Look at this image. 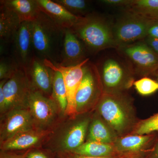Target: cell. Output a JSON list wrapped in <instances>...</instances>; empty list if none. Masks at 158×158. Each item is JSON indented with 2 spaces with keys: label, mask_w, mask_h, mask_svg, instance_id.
Wrapping results in <instances>:
<instances>
[{
  "label": "cell",
  "mask_w": 158,
  "mask_h": 158,
  "mask_svg": "<svg viewBox=\"0 0 158 158\" xmlns=\"http://www.w3.org/2000/svg\"><path fill=\"white\" fill-rule=\"evenodd\" d=\"M94 110L118 137L131 134L140 120L134 99L127 92L103 94Z\"/></svg>",
  "instance_id": "1"
},
{
  "label": "cell",
  "mask_w": 158,
  "mask_h": 158,
  "mask_svg": "<svg viewBox=\"0 0 158 158\" xmlns=\"http://www.w3.org/2000/svg\"><path fill=\"white\" fill-rule=\"evenodd\" d=\"M93 112L65 116L53 130L42 148L56 155L76 149L86 141Z\"/></svg>",
  "instance_id": "2"
},
{
  "label": "cell",
  "mask_w": 158,
  "mask_h": 158,
  "mask_svg": "<svg viewBox=\"0 0 158 158\" xmlns=\"http://www.w3.org/2000/svg\"><path fill=\"white\" fill-rule=\"evenodd\" d=\"M71 30L92 52L116 48L113 25L103 18L96 15L83 16Z\"/></svg>",
  "instance_id": "3"
},
{
  "label": "cell",
  "mask_w": 158,
  "mask_h": 158,
  "mask_svg": "<svg viewBox=\"0 0 158 158\" xmlns=\"http://www.w3.org/2000/svg\"><path fill=\"white\" fill-rule=\"evenodd\" d=\"M97 67L104 94L127 92L135 81L132 68L125 58L108 56Z\"/></svg>",
  "instance_id": "4"
},
{
  "label": "cell",
  "mask_w": 158,
  "mask_h": 158,
  "mask_svg": "<svg viewBox=\"0 0 158 158\" xmlns=\"http://www.w3.org/2000/svg\"><path fill=\"white\" fill-rule=\"evenodd\" d=\"M34 127L40 131H52L65 116L51 97L32 89L27 104Z\"/></svg>",
  "instance_id": "5"
},
{
  "label": "cell",
  "mask_w": 158,
  "mask_h": 158,
  "mask_svg": "<svg viewBox=\"0 0 158 158\" xmlns=\"http://www.w3.org/2000/svg\"><path fill=\"white\" fill-rule=\"evenodd\" d=\"M83 69V78L76 96V115L94 111L104 94L97 65L89 61Z\"/></svg>",
  "instance_id": "6"
},
{
  "label": "cell",
  "mask_w": 158,
  "mask_h": 158,
  "mask_svg": "<svg viewBox=\"0 0 158 158\" xmlns=\"http://www.w3.org/2000/svg\"><path fill=\"white\" fill-rule=\"evenodd\" d=\"M31 28L33 49L42 60L52 61L60 31L64 30L42 12L37 19L31 22Z\"/></svg>",
  "instance_id": "7"
},
{
  "label": "cell",
  "mask_w": 158,
  "mask_h": 158,
  "mask_svg": "<svg viewBox=\"0 0 158 158\" xmlns=\"http://www.w3.org/2000/svg\"><path fill=\"white\" fill-rule=\"evenodd\" d=\"M130 63L135 77L153 76L158 71V55L143 40L119 46L116 48Z\"/></svg>",
  "instance_id": "8"
},
{
  "label": "cell",
  "mask_w": 158,
  "mask_h": 158,
  "mask_svg": "<svg viewBox=\"0 0 158 158\" xmlns=\"http://www.w3.org/2000/svg\"><path fill=\"white\" fill-rule=\"evenodd\" d=\"M152 20L127 11L113 25L116 48L119 46L143 40L147 37L148 31Z\"/></svg>",
  "instance_id": "9"
},
{
  "label": "cell",
  "mask_w": 158,
  "mask_h": 158,
  "mask_svg": "<svg viewBox=\"0 0 158 158\" xmlns=\"http://www.w3.org/2000/svg\"><path fill=\"white\" fill-rule=\"evenodd\" d=\"M31 90L25 70L22 67H19L3 86L6 100L5 114L12 110L27 109L28 99Z\"/></svg>",
  "instance_id": "10"
},
{
  "label": "cell",
  "mask_w": 158,
  "mask_h": 158,
  "mask_svg": "<svg viewBox=\"0 0 158 158\" xmlns=\"http://www.w3.org/2000/svg\"><path fill=\"white\" fill-rule=\"evenodd\" d=\"M90 60L87 58L78 65L70 66H64L60 64H55L48 59H44V63L54 71H58L62 74L65 84L67 94L68 106L65 116H75L76 96L84 75V65Z\"/></svg>",
  "instance_id": "11"
},
{
  "label": "cell",
  "mask_w": 158,
  "mask_h": 158,
  "mask_svg": "<svg viewBox=\"0 0 158 158\" xmlns=\"http://www.w3.org/2000/svg\"><path fill=\"white\" fill-rule=\"evenodd\" d=\"M157 133L148 135L129 134L118 137L113 144L120 158H141L152 147Z\"/></svg>",
  "instance_id": "12"
},
{
  "label": "cell",
  "mask_w": 158,
  "mask_h": 158,
  "mask_svg": "<svg viewBox=\"0 0 158 158\" xmlns=\"http://www.w3.org/2000/svg\"><path fill=\"white\" fill-rule=\"evenodd\" d=\"M0 118V143L19 133L36 129L31 113L26 108L11 110Z\"/></svg>",
  "instance_id": "13"
},
{
  "label": "cell",
  "mask_w": 158,
  "mask_h": 158,
  "mask_svg": "<svg viewBox=\"0 0 158 158\" xmlns=\"http://www.w3.org/2000/svg\"><path fill=\"white\" fill-rule=\"evenodd\" d=\"M52 131L34 129L23 132L0 143V149L2 151L24 152L33 148L42 147Z\"/></svg>",
  "instance_id": "14"
},
{
  "label": "cell",
  "mask_w": 158,
  "mask_h": 158,
  "mask_svg": "<svg viewBox=\"0 0 158 158\" xmlns=\"http://www.w3.org/2000/svg\"><path fill=\"white\" fill-rule=\"evenodd\" d=\"M24 69L32 89L51 97L55 71L46 66L42 59L34 57Z\"/></svg>",
  "instance_id": "15"
},
{
  "label": "cell",
  "mask_w": 158,
  "mask_h": 158,
  "mask_svg": "<svg viewBox=\"0 0 158 158\" xmlns=\"http://www.w3.org/2000/svg\"><path fill=\"white\" fill-rule=\"evenodd\" d=\"M37 2L40 11L63 30L73 28L83 17L72 14L54 1L37 0Z\"/></svg>",
  "instance_id": "16"
},
{
  "label": "cell",
  "mask_w": 158,
  "mask_h": 158,
  "mask_svg": "<svg viewBox=\"0 0 158 158\" xmlns=\"http://www.w3.org/2000/svg\"><path fill=\"white\" fill-rule=\"evenodd\" d=\"M62 54V66L78 65L87 59L81 41L71 29L64 30Z\"/></svg>",
  "instance_id": "17"
},
{
  "label": "cell",
  "mask_w": 158,
  "mask_h": 158,
  "mask_svg": "<svg viewBox=\"0 0 158 158\" xmlns=\"http://www.w3.org/2000/svg\"><path fill=\"white\" fill-rule=\"evenodd\" d=\"M15 52L20 67L25 69L32 58L31 57L32 46L31 22L21 23L13 38Z\"/></svg>",
  "instance_id": "18"
},
{
  "label": "cell",
  "mask_w": 158,
  "mask_h": 158,
  "mask_svg": "<svg viewBox=\"0 0 158 158\" xmlns=\"http://www.w3.org/2000/svg\"><path fill=\"white\" fill-rule=\"evenodd\" d=\"M118 138L115 131L94 110L88 127L85 141L113 144Z\"/></svg>",
  "instance_id": "19"
},
{
  "label": "cell",
  "mask_w": 158,
  "mask_h": 158,
  "mask_svg": "<svg viewBox=\"0 0 158 158\" xmlns=\"http://www.w3.org/2000/svg\"><path fill=\"white\" fill-rule=\"evenodd\" d=\"M1 4L14 11L21 23L34 21L41 12L37 0H6L1 1Z\"/></svg>",
  "instance_id": "20"
},
{
  "label": "cell",
  "mask_w": 158,
  "mask_h": 158,
  "mask_svg": "<svg viewBox=\"0 0 158 158\" xmlns=\"http://www.w3.org/2000/svg\"><path fill=\"white\" fill-rule=\"evenodd\" d=\"M21 23L17 15L4 5L1 4L0 37L1 40H13Z\"/></svg>",
  "instance_id": "21"
},
{
  "label": "cell",
  "mask_w": 158,
  "mask_h": 158,
  "mask_svg": "<svg viewBox=\"0 0 158 158\" xmlns=\"http://www.w3.org/2000/svg\"><path fill=\"white\" fill-rule=\"evenodd\" d=\"M71 152L94 157H118L113 144H104L94 141H85L84 144Z\"/></svg>",
  "instance_id": "22"
},
{
  "label": "cell",
  "mask_w": 158,
  "mask_h": 158,
  "mask_svg": "<svg viewBox=\"0 0 158 158\" xmlns=\"http://www.w3.org/2000/svg\"><path fill=\"white\" fill-rule=\"evenodd\" d=\"M126 9L149 19H158V0H131Z\"/></svg>",
  "instance_id": "23"
},
{
  "label": "cell",
  "mask_w": 158,
  "mask_h": 158,
  "mask_svg": "<svg viewBox=\"0 0 158 158\" xmlns=\"http://www.w3.org/2000/svg\"><path fill=\"white\" fill-rule=\"evenodd\" d=\"M52 98L54 100L63 116H65L68 101L66 89L62 74L55 71L53 83Z\"/></svg>",
  "instance_id": "24"
},
{
  "label": "cell",
  "mask_w": 158,
  "mask_h": 158,
  "mask_svg": "<svg viewBox=\"0 0 158 158\" xmlns=\"http://www.w3.org/2000/svg\"><path fill=\"white\" fill-rule=\"evenodd\" d=\"M158 133V113L149 118L140 119L131 134L144 135Z\"/></svg>",
  "instance_id": "25"
},
{
  "label": "cell",
  "mask_w": 158,
  "mask_h": 158,
  "mask_svg": "<svg viewBox=\"0 0 158 158\" xmlns=\"http://www.w3.org/2000/svg\"><path fill=\"white\" fill-rule=\"evenodd\" d=\"M133 86L142 96H148L158 90V82L149 77H144L135 81Z\"/></svg>",
  "instance_id": "26"
},
{
  "label": "cell",
  "mask_w": 158,
  "mask_h": 158,
  "mask_svg": "<svg viewBox=\"0 0 158 158\" xmlns=\"http://www.w3.org/2000/svg\"><path fill=\"white\" fill-rule=\"evenodd\" d=\"M56 2L60 4L68 11L75 15L82 16L88 9V3L84 0H56Z\"/></svg>",
  "instance_id": "27"
},
{
  "label": "cell",
  "mask_w": 158,
  "mask_h": 158,
  "mask_svg": "<svg viewBox=\"0 0 158 158\" xmlns=\"http://www.w3.org/2000/svg\"><path fill=\"white\" fill-rule=\"evenodd\" d=\"M18 68L13 65L11 62L5 60H1L0 62V79L9 80L14 74Z\"/></svg>",
  "instance_id": "28"
},
{
  "label": "cell",
  "mask_w": 158,
  "mask_h": 158,
  "mask_svg": "<svg viewBox=\"0 0 158 158\" xmlns=\"http://www.w3.org/2000/svg\"><path fill=\"white\" fill-rule=\"evenodd\" d=\"M23 153L26 158H55L56 156L42 147L33 148Z\"/></svg>",
  "instance_id": "29"
},
{
  "label": "cell",
  "mask_w": 158,
  "mask_h": 158,
  "mask_svg": "<svg viewBox=\"0 0 158 158\" xmlns=\"http://www.w3.org/2000/svg\"><path fill=\"white\" fill-rule=\"evenodd\" d=\"M131 0H102L100 2L111 7H125L129 5Z\"/></svg>",
  "instance_id": "30"
},
{
  "label": "cell",
  "mask_w": 158,
  "mask_h": 158,
  "mask_svg": "<svg viewBox=\"0 0 158 158\" xmlns=\"http://www.w3.org/2000/svg\"><path fill=\"white\" fill-rule=\"evenodd\" d=\"M8 80H3L0 83V116H3L6 111V100L3 91V86Z\"/></svg>",
  "instance_id": "31"
},
{
  "label": "cell",
  "mask_w": 158,
  "mask_h": 158,
  "mask_svg": "<svg viewBox=\"0 0 158 158\" xmlns=\"http://www.w3.org/2000/svg\"><path fill=\"white\" fill-rule=\"evenodd\" d=\"M141 158H158V133L152 147Z\"/></svg>",
  "instance_id": "32"
},
{
  "label": "cell",
  "mask_w": 158,
  "mask_h": 158,
  "mask_svg": "<svg viewBox=\"0 0 158 158\" xmlns=\"http://www.w3.org/2000/svg\"><path fill=\"white\" fill-rule=\"evenodd\" d=\"M143 41L157 55H158V38L147 37Z\"/></svg>",
  "instance_id": "33"
},
{
  "label": "cell",
  "mask_w": 158,
  "mask_h": 158,
  "mask_svg": "<svg viewBox=\"0 0 158 158\" xmlns=\"http://www.w3.org/2000/svg\"><path fill=\"white\" fill-rule=\"evenodd\" d=\"M147 37L158 38V19H153L148 31Z\"/></svg>",
  "instance_id": "34"
},
{
  "label": "cell",
  "mask_w": 158,
  "mask_h": 158,
  "mask_svg": "<svg viewBox=\"0 0 158 158\" xmlns=\"http://www.w3.org/2000/svg\"><path fill=\"white\" fill-rule=\"evenodd\" d=\"M58 155L62 158H120L118 156L109 157H94L88 156L80 155L74 153L67 152L58 154Z\"/></svg>",
  "instance_id": "35"
},
{
  "label": "cell",
  "mask_w": 158,
  "mask_h": 158,
  "mask_svg": "<svg viewBox=\"0 0 158 158\" xmlns=\"http://www.w3.org/2000/svg\"><path fill=\"white\" fill-rule=\"evenodd\" d=\"M0 158H26L23 152H0Z\"/></svg>",
  "instance_id": "36"
},
{
  "label": "cell",
  "mask_w": 158,
  "mask_h": 158,
  "mask_svg": "<svg viewBox=\"0 0 158 158\" xmlns=\"http://www.w3.org/2000/svg\"><path fill=\"white\" fill-rule=\"evenodd\" d=\"M156 81L158 83V71L157 72H156L153 75Z\"/></svg>",
  "instance_id": "37"
},
{
  "label": "cell",
  "mask_w": 158,
  "mask_h": 158,
  "mask_svg": "<svg viewBox=\"0 0 158 158\" xmlns=\"http://www.w3.org/2000/svg\"><path fill=\"white\" fill-rule=\"evenodd\" d=\"M62 158L61 157V156H60L59 155H56V158Z\"/></svg>",
  "instance_id": "38"
},
{
  "label": "cell",
  "mask_w": 158,
  "mask_h": 158,
  "mask_svg": "<svg viewBox=\"0 0 158 158\" xmlns=\"http://www.w3.org/2000/svg\"></svg>",
  "instance_id": "39"
}]
</instances>
